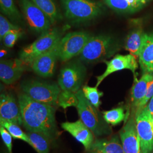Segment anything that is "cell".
Returning a JSON list of instances; mask_svg holds the SVG:
<instances>
[{
  "label": "cell",
  "instance_id": "8fae6325",
  "mask_svg": "<svg viewBox=\"0 0 153 153\" xmlns=\"http://www.w3.org/2000/svg\"><path fill=\"white\" fill-rule=\"evenodd\" d=\"M119 134L125 153H142L137 131L135 115L131 114Z\"/></svg>",
  "mask_w": 153,
  "mask_h": 153
},
{
  "label": "cell",
  "instance_id": "3957f363",
  "mask_svg": "<svg viewBox=\"0 0 153 153\" xmlns=\"http://www.w3.org/2000/svg\"><path fill=\"white\" fill-rule=\"evenodd\" d=\"M118 49L114 39L107 35L92 36L79 55L81 60L87 63L104 60Z\"/></svg>",
  "mask_w": 153,
  "mask_h": 153
},
{
  "label": "cell",
  "instance_id": "6da1fadb",
  "mask_svg": "<svg viewBox=\"0 0 153 153\" xmlns=\"http://www.w3.org/2000/svg\"><path fill=\"white\" fill-rule=\"evenodd\" d=\"M18 100L21 111L23 125L27 131L42 133L52 143L58 136L56 107L36 102L25 93H19Z\"/></svg>",
  "mask_w": 153,
  "mask_h": 153
},
{
  "label": "cell",
  "instance_id": "f35d334b",
  "mask_svg": "<svg viewBox=\"0 0 153 153\" xmlns=\"http://www.w3.org/2000/svg\"></svg>",
  "mask_w": 153,
  "mask_h": 153
},
{
  "label": "cell",
  "instance_id": "74e56055",
  "mask_svg": "<svg viewBox=\"0 0 153 153\" xmlns=\"http://www.w3.org/2000/svg\"></svg>",
  "mask_w": 153,
  "mask_h": 153
},
{
  "label": "cell",
  "instance_id": "5bb4252c",
  "mask_svg": "<svg viewBox=\"0 0 153 153\" xmlns=\"http://www.w3.org/2000/svg\"><path fill=\"white\" fill-rule=\"evenodd\" d=\"M0 119L23 125L22 114L18 100L10 93H2L0 95Z\"/></svg>",
  "mask_w": 153,
  "mask_h": 153
},
{
  "label": "cell",
  "instance_id": "2e32d148",
  "mask_svg": "<svg viewBox=\"0 0 153 153\" xmlns=\"http://www.w3.org/2000/svg\"><path fill=\"white\" fill-rule=\"evenodd\" d=\"M26 65L20 59L1 61V81L7 85L14 83L21 77L26 69Z\"/></svg>",
  "mask_w": 153,
  "mask_h": 153
},
{
  "label": "cell",
  "instance_id": "52a82bcc",
  "mask_svg": "<svg viewBox=\"0 0 153 153\" xmlns=\"http://www.w3.org/2000/svg\"><path fill=\"white\" fill-rule=\"evenodd\" d=\"M91 37V35L85 31L67 33L59 42L58 59L62 62H66L80 55Z\"/></svg>",
  "mask_w": 153,
  "mask_h": 153
},
{
  "label": "cell",
  "instance_id": "8d00e7d4",
  "mask_svg": "<svg viewBox=\"0 0 153 153\" xmlns=\"http://www.w3.org/2000/svg\"><path fill=\"white\" fill-rule=\"evenodd\" d=\"M98 153H100V152H97Z\"/></svg>",
  "mask_w": 153,
  "mask_h": 153
},
{
  "label": "cell",
  "instance_id": "484cf974",
  "mask_svg": "<svg viewBox=\"0 0 153 153\" xmlns=\"http://www.w3.org/2000/svg\"><path fill=\"white\" fill-rule=\"evenodd\" d=\"M105 121L108 124L115 126L121 123L126 117L124 109L122 107H118L103 112Z\"/></svg>",
  "mask_w": 153,
  "mask_h": 153
},
{
  "label": "cell",
  "instance_id": "9a60e30c",
  "mask_svg": "<svg viewBox=\"0 0 153 153\" xmlns=\"http://www.w3.org/2000/svg\"><path fill=\"white\" fill-rule=\"evenodd\" d=\"M61 126L80 142L86 150H90L95 141V136L81 120L79 119L74 122H64L61 124Z\"/></svg>",
  "mask_w": 153,
  "mask_h": 153
},
{
  "label": "cell",
  "instance_id": "44dd1931",
  "mask_svg": "<svg viewBox=\"0 0 153 153\" xmlns=\"http://www.w3.org/2000/svg\"><path fill=\"white\" fill-rule=\"evenodd\" d=\"M146 35L141 28L138 27L133 30L126 38L125 48L136 58L139 57Z\"/></svg>",
  "mask_w": 153,
  "mask_h": 153
},
{
  "label": "cell",
  "instance_id": "7c38bea8",
  "mask_svg": "<svg viewBox=\"0 0 153 153\" xmlns=\"http://www.w3.org/2000/svg\"><path fill=\"white\" fill-rule=\"evenodd\" d=\"M104 62L106 64V69L102 75L97 76V82L95 86L97 88L106 77L116 71L129 69L135 76L136 71L138 67L137 58L131 54L116 55L111 60H104Z\"/></svg>",
  "mask_w": 153,
  "mask_h": 153
},
{
  "label": "cell",
  "instance_id": "83f0119b",
  "mask_svg": "<svg viewBox=\"0 0 153 153\" xmlns=\"http://www.w3.org/2000/svg\"><path fill=\"white\" fill-rule=\"evenodd\" d=\"M78 103V100L76 93L61 90L58 99V105L66 109L70 107H76Z\"/></svg>",
  "mask_w": 153,
  "mask_h": 153
},
{
  "label": "cell",
  "instance_id": "d6986e66",
  "mask_svg": "<svg viewBox=\"0 0 153 153\" xmlns=\"http://www.w3.org/2000/svg\"><path fill=\"white\" fill-rule=\"evenodd\" d=\"M90 151L102 153H126L117 136L95 140Z\"/></svg>",
  "mask_w": 153,
  "mask_h": 153
},
{
  "label": "cell",
  "instance_id": "cb8c5ba5",
  "mask_svg": "<svg viewBox=\"0 0 153 153\" xmlns=\"http://www.w3.org/2000/svg\"><path fill=\"white\" fill-rule=\"evenodd\" d=\"M0 7L1 11L11 21L21 22L22 15L17 9L14 0H0Z\"/></svg>",
  "mask_w": 153,
  "mask_h": 153
},
{
  "label": "cell",
  "instance_id": "603a6c76",
  "mask_svg": "<svg viewBox=\"0 0 153 153\" xmlns=\"http://www.w3.org/2000/svg\"><path fill=\"white\" fill-rule=\"evenodd\" d=\"M30 140V145L38 153H49L51 141L42 133L35 131H27Z\"/></svg>",
  "mask_w": 153,
  "mask_h": 153
},
{
  "label": "cell",
  "instance_id": "d590c367",
  "mask_svg": "<svg viewBox=\"0 0 153 153\" xmlns=\"http://www.w3.org/2000/svg\"><path fill=\"white\" fill-rule=\"evenodd\" d=\"M152 120L153 123V115H152Z\"/></svg>",
  "mask_w": 153,
  "mask_h": 153
},
{
  "label": "cell",
  "instance_id": "9c48e42d",
  "mask_svg": "<svg viewBox=\"0 0 153 153\" xmlns=\"http://www.w3.org/2000/svg\"><path fill=\"white\" fill-rule=\"evenodd\" d=\"M19 4L28 26L34 32L45 33L52 25L49 18L32 0H19Z\"/></svg>",
  "mask_w": 153,
  "mask_h": 153
},
{
  "label": "cell",
  "instance_id": "f1b7e54d",
  "mask_svg": "<svg viewBox=\"0 0 153 153\" xmlns=\"http://www.w3.org/2000/svg\"><path fill=\"white\" fill-rule=\"evenodd\" d=\"M22 29L13 30L8 32L2 39L4 44L6 47L12 48L22 35Z\"/></svg>",
  "mask_w": 153,
  "mask_h": 153
},
{
  "label": "cell",
  "instance_id": "7a4b0ae2",
  "mask_svg": "<svg viewBox=\"0 0 153 153\" xmlns=\"http://www.w3.org/2000/svg\"><path fill=\"white\" fill-rule=\"evenodd\" d=\"M78 103L76 107L79 119L88 126L95 137L111 133V129L96 108L84 96L82 89L76 93Z\"/></svg>",
  "mask_w": 153,
  "mask_h": 153
},
{
  "label": "cell",
  "instance_id": "4316f807",
  "mask_svg": "<svg viewBox=\"0 0 153 153\" xmlns=\"http://www.w3.org/2000/svg\"><path fill=\"white\" fill-rule=\"evenodd\" d=\"M81 89L85 98L96 108L98 109L102 104L100 99L103 95V93L99 91L98 88L96 86L90 87L85 85L83 86Z\"/></svg>",
  "mask_w": 153,
  "mask_h": 153
},
{
  "label": "cell",
  "instance_id": "4fadbf2b",
  "mask_svg": "<svg viewBox=\"0 0 153 153\" xmlns=\"http://www.w3.org/2000/svg\"><path fill=\"white\" fill-rule=\"evenodd\" d=\"M60 41L55 44L52 49L39 56L30 64L33 71L39 76L48 78L53 76L56 62L57 59H58Z\"/></svg>",
  "mask_w": 153,
  "mask_h": 153
},
{
  "label": "cell",
  "instance_id": "d6a6232c",
  "mask_svg": "<svg viewBox=\"0 0 153 153\" xmlns=\"http://www.w3.org/2000/svg\"><path fill=\"white\" fill-rule=\"evenodd\" d=\"M146 108L152 115H153V97L150 99L149 104L146 105Z\"/></svg>",
  "mask_w": 153,
  "mask_h": 153
},
{
  "label": "cell",
  "instance_id": "277c9868",
  "mask_svg": "<svg viewBox=\"0 0 153 153\" xmlns=\"http://www.w3.org/2000/svg\"><path fill=\"white\" fill-rule=\"evenodd\" d=\"M61 2L66 17L74 22L90 21L102 12V5L90 0H61Z\"/></svg>",
  "mask_w": 153,
  "mask_h": 153
},
{
  "label": "cell",
  "instance_id": "d4e9b609",
  "mask_svg": "<svg viewBox=\"0 0 153 153\" xmlns=\"http://www.w3.org/2000/svg\"><path fill=\"white\" fill-rule=\"evenodd\" d=\"M0 125L4 127L6 129L9 131L12 137L14 139L21 140L25 142H27L30 145V140L28 137L26 133H25L21 128L20 126L14 123L8 121L0 119Z\"/></svg>",
  "mask_w": 153,
  "mask_h": 153
},
{
  "label": "cell",
  "instance_id": "30bf717a",
  "mask_svg": "<svg viewBox=\"0 0 153 153\" xmlns=\"http://www.w3.org/2000/svg\"><path fill=\"white\" fill-rule=\"evenodd\" d=\"M135 117L142 153H152L153 150V123L152 115L145 107Z\"/></svg>",
  "mask_w": 153,
  "mask_h": 153
},
{
  "label": "cell",
  "instance_id": "ac0fdd59",
  "mask_svg": "<svg viewBox=\"0 0 153 153\" xmlns=\"http://www.w3.org/2000/svg\"><path fill=\"white\" fill-rule=\"evenodd\" d=\"M138 59L143 74L153 73V33L146 35Z\"/></svg>",
  "mask_w": 153,
  "mask_h": 153
},
{
  "label": "cell",
  "instance_id": "ba28073f",
  "mask_svg": "<svg viewBox=\"0 0 153 153\" xmlns=\"http://www.w3.org/2000/svg\"><path fill=\"white\" fill-rule=\"evenodd\" d=\"M86 74V68L81 63H70L61 70L58 85L62 91L76 93L81 89Z\"/></svg>",
  "mask_w": 153,
  "mask_h": 153
},
{
  "label": "cell",
  "instance_id": "e575fe53",
  "mask_svg": "<svg viewBox=\"0 0 153 153\" xmlns=\"http://www.w3.org/2000/svg\"><path fill=\"white\" fill-rule=\"evenodd\" d=\"M88 153H98L97 152H95V151H89L88 152Z\"/></svg>",
  "mask_w": 153,
  "mask_h": 153
},
{
  "label": "cell",
  "instance_id": "f546056e",
  "mask_svg": "<svg viewBox=\"0 0 153 153\" xmlns=\"http://www.w3.org/2000/svg\"><path fill=\"white\" fill-rule=\"evenodd\" d=\"M21 28L11 23L6 18L2 15L0 16V40H2L4 36L8 32L13 30H19Z\"/></svg>",
  "mask_w": 153,
  "mask_h": 153
},
{
  "label": "cell",
  "instance_id": "7402d4cb",
  "mask_svg": "<svg viewBox=\"0 0 153 153\" xmlns=\"http://www.w3.org/2000/svg\"><path fill=\"white\" fill-rule=\"evenodd\" d=\"M32 1L47 16L52 24L62 19L60 12L53 0H32Z\"/></svg>",
  "mask_w": 153,
  "mask_h": 153
},
{
  "label": "cell",
  "instance_id": "1f68e13d",
  "mask_svg": "<svg viewBox=\"0 0 153 153\" xmlns=\"http://www.w3.org/2000/svg\"><path fill=\"white\" fill-rule=\"evenodd\" d=\"M153 97V80L150 82L149 88H148V91L146 95L145 96V97L142 99L141 102L140 103V104L139 105L138 108H137L135 116L138 115L142 109H143V108L146 106V105L147 104V103L149 100H150V99L152 98Z\"/></svg>",
  "mask_w": 153,
  "mask_h": 153
},
{
  "label": "cell",
  "instance_id": "836d02e7",
  "mask_svg": "<svg viewBox=\"0 0 153 153\" xmlns=\"http://www.w3.org/2000/svg\"><path fill=\"white\" fill-rule=\"evenodd\" d=\"M6 53H7V52L5 50L1 49V52H0V57H1V58L4 57Z\"/></svg>",
  "mask_w": 153,
  "mask_h": 153
},
{
  "label": "cell",
  "instance_id": "4dcf8cb0",
  "mask_svg": "<svg viewBox=\"0 0 153 153\" xmlns=\"http://www.w3.org/2000/svg\"><path fill=\"white\" fill-rule=\"evenodd\" d=\"M0 134L2 140L7 148L9 153H12L13 143H12V136L5 128L2 126H0Z\"/></svg>",
  "mask_w": 153,
  "mask_h": 153
},
{
  "label": "cell",
  "instance_id": "8992f818",
  "mask_svg": "<svg viewBox=\"0 0 153 153\" xmlns=\"http://www.w3.org/2000/svg\"><path fill=\"white\" fill-rule=\"evenodd\" d=\"M61 39V33L57 28L50 29L42 35L32 44L25 47L20 52L19 59L27 65L52 49Z\"/></svg>",
  "mask_w": 153,
  "mask_h": 153
},
{
  "label": "cell",
  "instance_id": "5b68a950",
  "mask_svg": "<svg viewBox=\"0 0 153 153\" xmlns=\"http://www.w3.org/2000/svg\"><path fill=\"white\" fill-rule=\"evenodd\" d=\"M21 88L23 93L36 102L54 107L58 105L61 89L57 84L29 80L22 82Z\"/></svg>",
  "mask_w": 153,
  "mask_h": 153
},
{
  "label": "cell",
  "instance_id": "ffe728a7",
  "mask_svg": "<svg viewBox=\"0 0 153 153\" xmlns=\"http://www.w3.org/2000/svg\"><path fill=\"white\" fill-rule=\"evenodd\" d=\"M148 0H104L105 4L114 10L131 13L140 10Z\"/></svg>",
  "mask_w": 153,
  "mask_h": 153
},
{
  "label": "cell",
  "instance_id": "e0dca14e",
  "mask_svg": "<svg viewBox=\"0 0 153 153\" xmlns=\"http://www.w3.org/2000/svg\"><path fill=\"white\" fill-rule=\"evenodd\" d=\"M153 80V73H144L139 80L135 79L131 96L132 114H136L137 108L146 95L149 86Z\"/></svg>",
  "mask_w": 153,
  "mask_h": 153
}]
</instances>
